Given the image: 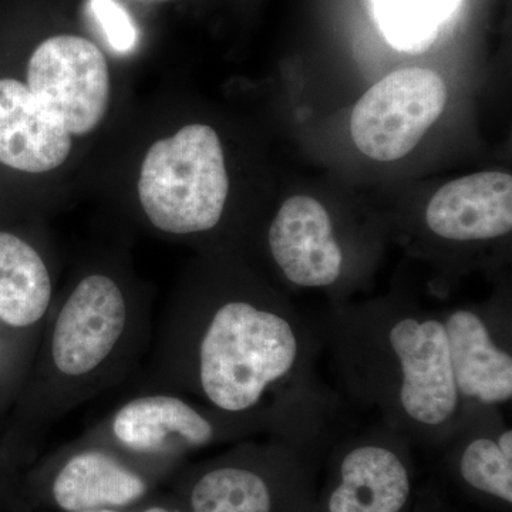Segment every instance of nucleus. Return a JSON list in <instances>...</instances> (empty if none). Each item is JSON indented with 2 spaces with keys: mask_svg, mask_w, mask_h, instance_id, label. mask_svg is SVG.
<instances>
[{
  "mask_svg": "<svg viewBox=\"0 0 512 512\" xmlns=\"http://www.w3.org/2000/svg\"><path fill=\"white\" fill-rule=\"evenodd\" d=\"M319 330L275 299L228 296L170 319L165 387L229 414L325 406Z\"/></svg>",
  "mask_w": 512,
  "mask_h": 512,
  "instance_id": "nucleus-1",
  "label": "nucleus"
},
{
  "mask_svg": "<svg viewBox=\"0 0 512 512\" xmlns=\"http://www.w3.org/2000/svg\"><path fill=\"white\" fill-rule=\"evenodd\" d=\"M318 330L350 399L376 410L410 443L444 446L466 402L440 313L393 302L336 306Z\"/></svg>",
  "mask_w": 512,
  "mask_h": 512,
  "instance_id": "nucleus-2",
  "label": "nucleus"
},
{
  "mask_svg": "<svg viewBox=\"0 0 512 512\" xmlns=\"http://www.w3.org/2000/svg\"><path fill=\"white\" fill-rule=\"evenodd\" d=\"M332 436L333 423H318L242 443L195 477L190 512H284L305 505L309 460Z\"/></svg>",
  "mask_w": 512,
  "mask_h": 512,
  "instance_id": "nucleus-3",
  "label": "nucleus"
},
{
  "mask_svg": "<svg viewBox=\"0 0 512 512\" xmlns=\"http://www.w3.org/2000/svg\"><path fill=\"white\" fill-rule=\"evenodd\" d=\"M229 180L220 137L190 124L148 148L138 198L148 221L170 235H194L220 224Z\"/></svg>",
  "mask_w": 512,
  "mask_h": 512,
  "instance_id": "nucleus-4",
  "label": "nucleus"
},
{
  "mask_svg": "<svg viewBox=\"0 0 512 512\" xmlns=\"http://www.w3.org/2000/svg\"><path fill=\"white\" fill-rule=\"evenodd\" d=\"M133 323L127 296L113 278L84 276L47 323L46 389L72 396V389L94 386L128 345Z\"/></svg>",
  "mask_w": 512,
  "mask_h": 512,
  "instance_id": "nucleus-5",
  "label": "nucleus"
},
{
  "mask_svg": "<svg viewBox=\"0 0 512 512\" xmlns=\"http://www.w3.org/2000/svg\"><path fill=\"white\" fill-rule=\"evenodd\" d=\"M412 446L382 421L340 440L330 454L329 483L320 500V512L409 510Z\"/></svg>",
  "mask_w": 512,
  "mask_h": 512,
  "instance_id": "nucleus-6",
  "label": "nucleus"
},
{
  "mask_svg": "<svg viewBox=\"0 0 512 512\" xmlns=\"http://www.w3.org/2000/svg\"><path fill=\"white\" fill-rule=\"evenodd\" d=\"M443 79L429 69L397 70L357 101L350 117L356 147L376 161H396L420 143L447 103Z\"/></svg>",
  "mask_w": 512,
  "mask_h": 512,
  "instance_id": "nucleus-7",
  "label": "nucleus"
},
{
  "mask_svg": "<svg viewBox=\"0 0 512 512\" xmlns=\"http://www.w3.org/2000/svg\"><path fill=\"white\" fill-rule=\"evenodd\" d=\"M28 89L70 136L89 134L109 106L106 57L84 37H50L30 57Z\"/></svg>",
  "mask_w": 512,
  "mask_h": 512,
  "instance_id": "nucleus-8",
  "label": "nucleus"
},
{
  "mask_svg": "<svg viewBox=\"0 0 512 512\" xmlns=\"http://www.w3.org/2000/svg\"><path fill=\"white\" fill-rule=\"evenodd\" d=\"M451 372L466 403L498 407L512 399L511 318L477 308L441 315Z\"/></svg>",
  "mask_w": 512,
  "mask_h": 512,
  "instance_id": "nucleus-9",
  "label": "nucleus"
},
{
  "mask_svg": "<svg viewBox=\"0 0 512 512\" xmlns=\"http://www.w3.org/2000/svg\"><path fill=\"white\" fill-rule=\"evenodd\" d=\"M268 249L288 284L329 289L345 275L346 251L328 210L306 195H295L279 208L268 229Z\"/></svg>",
  "mask_w": 512,
  "mask_h": 512,
  "instance_id": "nucleus-10",
  "label": "nucleus"
},
{
  "mask_svg": "<svg viewBox=\"0 0 512 512\" xmlns=\"http://www.w3.org/2000/svg\"><path fill=\"white\" fill-rule=\"evenodd\" d=\"M427 228L451 242L507 237L512 229V177L484 171L441 187L426 210Z\"/></svg>",
  "mask_w": 512,
  "mask_h": 512,
  "instance_id": "nucleus-11",
  "label": "nucleus"
},
{
  "mask_svg": "<svg viewBox=\"0 0 512 512\" xmlns=\"http://www.w3.org/2000/svg\"><path fill=\"white\" fill-rule=\"evenodd\" d=\"M458 477L474 493L512 504V430L498 407L466 403L444 446Z\"/></svg>",
  "mask_w": 512,
  "mask_h": 512,
  "instance_id": "nucleus-12",
  "label": "nucleus"
},
{
  "mask_svg": "<svg viewBox=\"0 0 512 512\" xmlns=\"http://www.w3.org/2000/svg\"><path fill=\"white\" fill-rule=\"evenodd\" d=\"M72 136L28 86L0 80V163L23 173H47L66 161Z\"/></svg>",
  "mask_w": 512,
  "mask_h": 512,
  "instance_id": "nucleus-13",
  "label": "nucleus"
},
{
  "mask_svg": "<svg viewBox=\"0 0 512 512\" xmlns=\"http://www.w3.org/2000/svg\"><path fill=\"white\" fill-rule=\"evenodd\" d=\"M147 490L140 474L99 447L70 457L52 484L53 500L64 512L117 510L137 503Z\"/></svg>",
  "mask_w": 512,
  "mask_h": 512,
  "instance_id": "nucleus-14",
  "label": "nucleus"
},
{
  "mask_svg": "<svg viewBox=\"0 0 512 512\" xmlns=\"http://www.w3.org/2000/svg\"><path fill=\"white\" fill-rule=\"evenodd\" d=\"M53 286L42 256L25 239L0 231V322L33 328L46 318Z\"/></svg>",
  "mask_w": 512,
  "mask_h": 512,
  "instance_id": "nucleus-15",
  "label": "nucleus"
},
{
  "mask_svg": "<svg viewBox=\"0 0 512 512\" xmlns=\"http://www.w3.org/2000/svg\"><path fill=\"white\" fill-rule=\"evenodd\" d=\"M384 39L400 52L423 53L439 36L457 0H370Z\"/></svg>",
  "mask_w": 512,
  "mask_h": 512,
  "instance_id": "nucleus-16",
  "label": "nucleus"
},
{
  "mask_svg": "<svg viewBox=\"0 0 512 512\" xmlns=\"http://www.w3.org/2000/svg\"><path fill=\"white\" fill-rule=\"evenodd\" d=\"M90 12L114 52L128 53L136 47V25L130 13L117 0H90Z\"/></svg>",
  "mask_w": 512,
  "mask_h": 512,
  "instance_id": "nucleus-17",
  "label": "nucleus"
},
{
  "mask_svg": "<svg viewBox=\"0 0 512 512\" xmlns=\"http://www.w3.org/2000/svg\"><path fill=\"white\" fill-rule=\"evenodd\" d=\"M143 512H181V511H178V510H170V508H165V507H150V508H147L146 511H143Z\"/></svg>",
  "mask_w": 512,
  "mask_h": 512,
  "instance_id": "nucleus-18",
  "label": "nucleus"
},
{
  "mask_svg": "<svg viewBox=\"0 0 512 512\" xmlns=\"http://www.w3.org/2000/svg\"><path fill=\"white\" fill-rule=\"evenodd\" d=\"M89 512H117V510H100V511H89Z\"/></svg>",
  "mask_w": 512,
  "mask_h": 512,
  "instance_id": "nucleus-19",
  "label": "nucleus"
}]
</instances>
